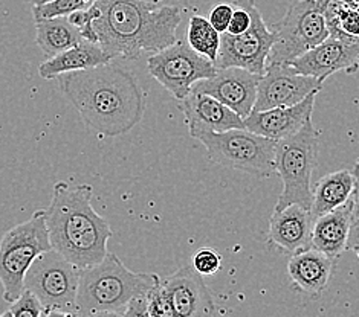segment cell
I'll use <instances>...</instances> for the list:
<instances>
[{
  "instance_id": "9a60e30c",
  "label": "cell",
  "mask_w": 359,
  "mask_h": 317,
  "mask_svg": "<svg viewBox=\"0 0 359 317\" xmlns=\"http://www.w3.org/2000/svg\"><path fill=\"white\" fill-rule=\"evenodd\" d=\"M162 282L172 297L177 317H215V297L193 265H182Z\"/></svg>"
},
{
  "instance_id": "7402d4cb",
  "label": "cell",
  "mask_w": 359,
  "mask_h": 317,
  "mask_svg": "<svg viewBox=\"0 0 359 317\" xmlns=\"http://www.w3.org/2000/svg\"><path fill=\"white\" fill-rule=\"evenodd\" d=\"M356 180L352 169H339L320 178L312 190L311 213L313 220L335 211L352 199Z\"/></svg>"
},
{
  "instance_id": "8992f818",
  "label": "cell",
  "mask_w": 359,
  "mask_h": 317,
  "mask_svg": "<svg viewBox=\"0 0 359 317\" xmlns=\"http://www.w3.org/2000/svg\"><path fill=\"white\" fill-rule=\"evenodd\" d=\"M318 153V133L312 121L307 122L297 134L277 141L276 173L283 183V191L276 204V211L289 204H300L309 209L312 206V173Z\"/></svg>"
},
{
  "instance_id": "277c9868",
  "label": "cell",
  "mask_w": 359,
  "mask_h": 317,
  "mask_svg": "<svg viewBox=\"0 0 359 317\" xmlns=\"http://www.w3.org/2000/svg\"><path fill=\"white\" fill-rule=\"evenodd\" d=\"M159 281L155 273H138L127 269L115 253L101 262L80 270L76 314L86 317L98 311L123 314L135 297L147 296Z\"/></svg>"
},
{
  "instance_id": "9c48e42d",
  "label": "cell",
  "mask_w": 359,
  "mask_h": 317,
  "mask_svg": "<svg viewBox=\"0 0 359 317\" xmlns=\"http://www.w3.org/2000/svg\"><path fill=\"white\" fill-rule=\"evenodd\" d=\"M79 286L80 269L54 248L41 253L25 276V290L37 296L45 310L76 313Z\"/></svg>"
},
{
  "instance_id": "d6986e66",
  "label": "cell",
  "mask_w": 359,
  "mask_h": 317,
  "mask_svg": "<svg viewBox=\"0 0 359 317\" xmlns=\"http://www.w3.org/2000/svg\"><path fill=\"white\" fill-rule=\"evenodd\" d=\"M352 225V199L343 206L330 211L313 221L312 247L326 253L332 260L339 258L348 248Z\"/></svg>"
},
{
  "instance_id": "8d00e7d4",
  "label": "cell",
  "mask_w": 359,
  "mask_h": 317,
  "mask_svg": "<svg viewBox=\"0 0 359 317\" xmlns=\"http://www.w3.org/2000/svg\"><path fill=\"white\" fill-rule=\"evenodd\" d=\"M0 317H13V313H11L10 310H8V311H5V313L0 314Z\"/></svg>"
},
{
  "instance_id": "e575fe53",
  "label": "cell",
  "mask_w": 359,
  "mask_h": 317,
  "mask_svg": "<svg viewBox=\"0 0 359 317\" xmlns=\"http://www.w3.org/2000/svg\"><path fill=\"white\" fill-rule=\"evenodd\" d=\"M48 2H53V0H29V3H32V6H37V5H43Z\"/></svg>"
},
{
  "instance_id": "83f0119b",
  "label": "cell",
  "mask_w": 359,
  "mask_h": 317,
  "mask_svg": "<svg viewBox=\"0 0 359 317\" xmlns=\"http://www.w3.org/2000/svg\"><path fill=\"white\" fill-rule=\"evenodd\" d=\"M10 311L13 317H41L45 308L37 296H34L29 290H25L22 296L11 304Z\"/></svg>"
},
{
  "instance_id": "52a82bcc",
  "label": "cell",
  "mask_w": 359,
  "mask_h": 317,
  "mask_svg": "<svg viewBox=\"0 0 359 317\" xmlns=\"http://www.w3.org/2000/svg\"><path fill=\"white\" fill-rule=\"evenodd\" d=\"M194 139L205 145L208 157L215 164L257 177H269L276 173L277 141L255 134L246 128L202 133Z\"/></svg>"
},
{
  "instance_id": "2e32d148",
  "label": "cell",
  "mask_w": 359,
  "mask_h": 317,
  "mask_svg": "<svg viewBox=\"0 0 359 317\" xmlns=\"http://www.w3.org/2000/svg\"><path fill=\"white\" fill-rule=\"evenodd\" d=\"M318 93L320 92L311 93L295 106L251 111L250 116L243 119L245 128L273 141L290 138L300 132L307 122L312 121L315 98Z\"/></svg>"
},
{
  "instance_id": "f35d334b",
  "label": "cell",
  "mask_w": 359,
  "mask_h": 317,
  "mask_svg": "<svg viewBox=\"0 0 359 317\" xmlns=\"http://www.w3.org/2000/svg\"><path fill=\"white\" fill-rule=\"evenodd\" d=\"M72 317H83V316H80V314H76V313H75Z\"/></svg>"
},
{
  "instance_id": "ba28073f",
  "label": "cell",
  "mask_w": 359,
  "mask_h": 317,
  "mask_svg": "<svg viewBox=\"0 0 359 317\" xmlns=\"http://www.w3.org/2000/svg\"><path fill=\"white\" fill-rule=\"evenodd\" d=\"M272 32L276 34V43L271 49L268 66L289 64L330 37L320 0H300L294 3Z\"/></svg>"
},
{
  "instance_id": "4316f807",
  "label": "cell",
  "mask_w": 359,
  "mask_h": 317,
  "mask_svg": "<svg viewBox=\"0 0 359 317\" xmlns=\"http://www.w3.org/2000/svg\"><path fill=\"white\" fill-rule=\"evenodd\" d=\"M191 265L202 276L216 275L222 267V256L216 251H212V248L203 247L193 255Z\"/></svg>"
},
{
  "instance_id": "d4e9b609",
  "label": "cell",
  "mask_w": 359,
  "mask_h": 317,
  "mask_svg": "<svg viewBox=\"0 0 359 317\" xmlns=\"http://www.w3.org/2000/svg\"><path fill=\"white\" fill-rule=\"evenodd\" d=\"M98 0H53L43 5L32 6L34 20L54 19V17H67L76 11H84L97 3Z\"/></svg>"
},
{
  "instance_id": "e0dca14e",
  "label": "cell",
  "mask_w": 359,
  "mask_h": 317,
  "mask_svg": "<svg viewBox=\"0 0 359 317\" xmlns=\"http://www.w3.org/2000/svg\"><path fill=\"white\" fill-rule=\"evenodd\" d=\"M181 110L191 138L202 133H222L233 128H245V121L220 101L191 90L182 99Z\"/></svg>"
},
{
  "instance_id": "484cf974",
  "label": "cell",
  "mask_w": 359,
  "mask_h": 317,
  "mask_svg": "<svg viewBox=\"0 0 359 317\" xmlns=\"http://www.w3.org/2000/svg\"><path fill=\"white\" fill-rule=\"evenodd\" d=\"M145 297H147L149 311L151 317H177L172 297H170L168 290L165 288L164 282H162V278H159V281L151 287Z\"/></svg>"
},
{
  "instance_id": "8fae6325",
  "label": "cell",
  "mask_w": 359,
  "mask_h": 317,
  "mask_svg": "<svg viewBox=\"0 0 359 317\" xmlns=\"http://www.w3.org/2000/svg\"><path fill=\"white\" fill-rule=\"evenodd\" d=\"M248 8L252 15L251 28L241 36H231L228 32L222 34L216 67L217 69L241 67L252 73L263 75L266 72L271 49L276 43V34L268 29L262 13L252 0H248Z\"/></svg>"
},
{
  "instance_id": "1f68e13d",
  "label": "cell",
  "mask_w": 359,
  "mask_h": 317,
  "mask_svg": "<svg viewBox=\"0 0 359 317\" xmlns=\"http://www.w3.org/2000/svg\"><path fill=\"white\" fill-rule=\"evenodd\" d=\"M237 0H187L188 6L196 14H203V13H210L212 6H216L219 3H236Z\"/></svg>"
},
{
  "instance_id": "7a4b0ae2",
  "label": "cell",
  "mask_w": 359,
  "mask_h": 317,
  "mask_svg": "<svg viewBox=\"0 0 359 317\" xmlns=\"http://www.w3.org/2000/svg\"><path fill=\"white\" fill-rule=\"evenodd\" d=\"M93 22L98 45L112 58L135 59L175 45L182 22L181 8L158 6L147 0H98Z\"/></svg>"
},
{
  "instance_id": "cb8c5ba5",
  "label": "cell",
  "mask_w": 359,
  "mask_h": 317,
  "mask_svg": "<svg viewBox=\"0 0 359 317\" xmlns=\"http://www.w3.org/2000/svg\"><path fill=\"white\" fill-rule=\"evenodd\" d=\"M187 43L196 52L207 57L211 63H217L222 34L212 28L208 17H203L202 14L191 15L187 29Z\"/></svg>"
},
{
  "instance_id": "ffe728a7",
  "label": "cell",
  "mask_w": 359,
  "mask_h": 317,
  "mask_svg": "<svg viewBox=\"0 0 359 317\" xmlns=\"http://www.w3.org/2000/svg\"><path fill=\"white\" fill-rule=\"evenodd\" d=\"M333 272V260L313 247L292 253L287 275L304 293L318 295L326 290Z\"/></svg>"
},
{
  "instance_id": "30bf717a",
  "label": "cell",
  "mask_w": 359,
  "mask_h": 317,
  "mask_svg": "<svg viewBox=\"0 0 359 317\" xmlns=\"http://www.w3.org/2000/svg\"><path fill=\"white\" fill-rule=\"evenodd\" d=\"M147 71L176 99L182 101L190 95L196 83L215 76L217 67L187 41H176L149 57Z\"/></svg>"
},
{
  "instance_id": "836d02e7",
  "label": "cell",
  "mask_w": 359,
  "mask_h": 317,
  "mask_svg": "<svg viewBox=\"0 0 359 317\" xmlns=\"http://www.w3.org/2000/svg\"><path fill=\"white\" fill-rule=\"evenodd\" d=\"M86 317H123V314L115 313V311H98V313H92Z\"/></svg>"
},
{
  "instance_id": "603a6c76",
  "label": "cell",
  "mask_w": 359,
  "mask_h": 317,
  "mask_svg": "<svg viewBox=\"0 0 359 317\" xmlns=\"http://www.w3.org/2000/svg\"><path fill=\"white\" fill-rule=\"evenodd\" d=\"M83 40L80 29L74 27L67 17L36 20V43L48 58L65 52Z\"/></svg>"
},
{
  "instance_id": "4fadbf2b",
  "label": "cell",
  "mask_w": 359,
  "mask_h": 317,
  "mask_svg": "<svg viewBox=\"0 0 359 317\" xmlns=\"http://www.w3.org/2000/svg\"><path fill=\"white\" fill-rule=\"evenodd\" d=\"M286 66L323 83L339 71L353 73L359 69V38L329 37Z\"/></svg>"
},
{
  "instance_id": "d590c367",
  "label": "cell",
  "mask_w": 359,
  "mask_h": 317,
  "mask_svg": "<svg viewBox=\"0 0 359 317\" xmlns=\"http://www.w3.org/2000/svg\"><path fill=\"white\" fill-rule=\"evenodd\" d=\"M352 171H353V174L356 176V178H359V159L356 160V164H355V168H353Z\"/></svg>"
},
{
  "instance_id": "5bb4252c",
  "label": "cell",
  "mask_w": 359,
  "mask_h": 317,
  "mask_svg": "<svg viewBox=\"0 0 359 317\" xmlns=\"http://www.w3.org/2000/svg\"><path fill=\"white\" fill-rule=\"evenodd\" d=\"M260 78L262 75L241 67H225V69H217L216 75L211 78L196 83L193 90L216 98L245 119L250 116L257 99Z\"/></svg>"
},
{
  "instance_id": "ac0fdd59",
  "label": "cell",
  "mask_w": 359,
  "mask_h": 317,
  "mask_svg": "<svg viewBox=\"0 0 359 317\" xmlns=\"http://www.w3.org/2000/svg\"><path fill=\"white\" fill-rule=\"evenodd\" d=\"M313 217L300 204L273 211L269 221V243L283 252L295 253L312 247Z\"/></svg>"
},
{
  "instance_id": "6da1fadb",
  "label": "cell",
  "mask_w": 359,
  "mask_h": 317,
  "mask_svg": "<svg viewBox=\"0 0 359 317\" xmlns=\"http://www.w3.org/2000/svg\"><path fill=\"white\" fill-rule=\"evenodd\" d=\"M57 80L63 95L95 133L116 138L141 122L145 95L136 76L119 64L69 72Z\"/></svg>"
},
{
  "instance_id": "f1b7e54d",
  "label": "cell",
  "mask_w": 359,
  "mask_h": 317,
  "mask_svg": "<svg viewBox=\"0 0 359 317\" xmlns=\"http://www.w3.org/2000/svg\"><path fill=\"white\" fill-rule=\"evenodd\" d=\"M233 13L234 3H219L210 10L208 20L219 34H225L228 31L231 19H233Z\"/></svg>"
},
{
  "instance_id": "7c38bea8",
  "label": "cell",
  "mask_w": 359,
  "mask_h": 317,
  "mask_svg": "<svg viewBox=\"0 0 359 317\" xmlns=\"http://www.w3.org/2000/svg\"><path fill=\"white\" fill-rule=\"evenodd\" d=\"M323 89V81L295 72L286 64L266 66L257 87V99L252 111L289 107L302 102L313 92Z\"/></svg>"
},
{
  "instance_id": "74e56055",
  "label": "cell",
  "mask_w": 359,
  "mask_h": 317,
  "mask_svg": "<svg viewBox=\"0 0 359 317\" xmlns=\"http://www.w3.org/2000/svg\"><path fill=\"white\" fill-rule=\"evenodd\" d=\"M352 251H353V252L358 255V258H359V244H358V246H355V247L352 248Z\"/></svg>"
},
{
  "instance_id": "44dd1931",
  "label": "cell",
  "mask_w": 359,
  "mask_h": 317,
  "mask_svg": "<svg viewBox=\"0 0 359 317\" xmlns=\"http://www.w3.org/2000/svg\"><path fill=\"white\" fill-rule=\"evenodd\" d=\"M112 62L98 43H90L83 40L79 45H75L65 52L58 54L53 58H48L45 63H41L39 67V73L41 78L54 80L60 75L90 69V67L102 66Z\"/></svg>"
},
{
  "instance_id": "3957f363",
  "label": "cell",
  "mask_w": 359,
  "mask_h": 317,
  "mask_svg": "<svg viewBox=\"0 0 359 317\" xmlns=\"http://www.w3.org/2000/svg\"><path fill=\"white\" fill-rule=\"evenodd\" d=\"M92 195L93 188L88 183L57 182L45 209L50 246L80 270L104 260L112 238L107 220L92 206Z\"/></svg>"
},
{
  "instance_id": "4dcf8cb0",
  "label": "cell",
  "mask_w": 359,
  "mask_h": 317,
  "mask_svg": "<svg viewBox=\"0 0 359 317\" xmlns=\"http://www.w3.org/2000/svg\"><path fill=\"white\" fill-rule=\"evenodd\" d=\"M123 317H151L149 311L147 297L145 296L135 297L133 301H130V304L126 307Z\"/></svg>"
},
{
  "instance_id": "f546056e",
  "label": "cell",
  "mask_w": 359,
  "mask_h": 317,
  "mask_svg": "<svg viewBox=\"0 0 359 317\" xmlns=\"http://www.w3.org/2000/svg\"><path fill=\"white\" fill-rule=\"evenodd\" d=\"M359 244V178L352 195V225H350L348 248H353Z\"/></svg>"
},
{
  "instance_id": "5b68a950",
  "label": "cell",
  "mask_w": 359,
  "mask_h": 317,
  "mask_svg": "<svg viewBox=\"0 0 359 317\" xmlns=\"http://www.w3.org/2000/svg\"><path fill=\"white\" fill-rule=\"evenodd\" d=\"M46 211L40 209L0 239V284L4 299L13 304L25 291V276L41 253L50 251Z\"/></svg>"
},
{
  "instance_id": "d6a6232c",
  "label": "cell",
  "mask_w": 359,
  "mask_h": 317,
  "mask_svg": "<svg viewBox=\"0 0 359 317\" xmlns=\"http://www.w3.org/2000/svg\"><path fill=\"white\" fill-rule=\"evenodd\" d=\"M75 313L62 311V310H45L41 317H72Z\"/></svg>"
}]
</instances>
